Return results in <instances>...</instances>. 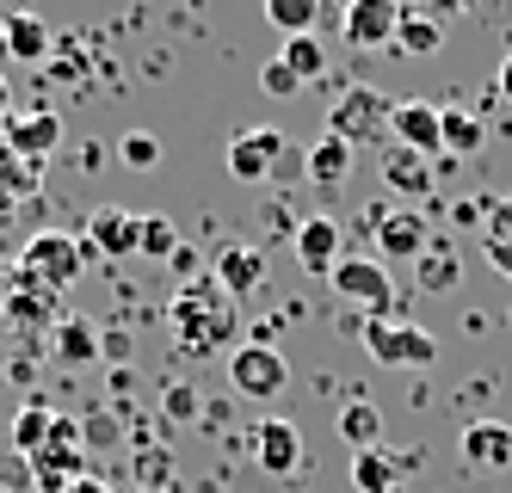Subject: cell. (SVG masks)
Returning a JSON list of instances; mask_svg holds the SVG:
<instances>
[{"instance_id": "cell-43", "label": "cell", "mask_w": 512, "mask_h": 493, "mask_svg": "<svg viewBox=\"0 0 512 493\" xmlns=\"http://www.w3.org/2000/svg\"><path fill=\"white\" fill-rule=\"evenodd\" d=\"M0 493H13V487H0Z\"/></svg>"}, {"instance_id": "cell-7", "label": "cell", "mask_w": 512, "mask_h": 493, "mask_svg": "<svg viewBox=\"0 0 512 493\" xmlns=\"http://www.w3.org/2000/svg\"><path fill=\"white\" fill-rule=\"evenodd\" d=\"M364 352L389 370H414V364L438 358V339L414 321H364Z\"/></svg>"}, {"instance_id": "cell-21", "label": "cell", "mask_w": 512, "mask_h": 493, "mask_svg": "<svg viewBox=\"0 0 512 493\" xmlns=\"http://www.w3.org/2000/svg\"><path fill=\"white\" fill-rule=\"evenodd\" d=\"M0 44H7L13 62H44L50 56V25L38 13H13L7 25H0Z\"/></svg>"}, {"instance_id": "cell-10", "label": "cell", "mask_w": 512, "mask_h": 493, "mask_svg": "<svg viewBox=\"0 0 512 493\" xmlns=\"http://www.w3.org/2000/svg\"><path fill=\"white\" fill-rule=\"evenodd\" d=\"M377 247L383 259H420L432 247V229H426V216L414 204H401V210H383L377 216Z\"/></svg>"}, {"instance_id": "cell-23", "label": "cell", "mask_w": 512, "mask_h": 493, "mask_svg": "<svg viewBox=\"0 0 512 493\" xmlns=\"http://www.w3.org/2000/svg\"><path fill=\"white\" fill-rule=\"evenodd\" d=\"M340 438L352 444V457H358V450H383V413H377V401H346L340 407Z\"/></svg>"}, {"instance_id": "cell-24", "label": "cell", "mask_w": 512, "mask_h": 493, "mask_svg": "<svg viewBox=\"0 0 512 493\" xmlns=\"http://www.w3.org/2000/svg\"><path fill=\"white\" fill-rule=\"evenodd\" d=\"M50 426H56V413H50L44 401H25V407L13 413V450H19L25 463H31V457H38V450L50 444Z\"/></svg>"}, {"instance_id": "cell-29", "label": "cell", "mask_w": 512, "mask_h": 493, "mask_svg": "<svg viewBox=\"0 0 512 493\" xmlns=\"http://www.w3.org/2000/svg\"><path fill=\"white\" fill-rule=\"evenodd\" d=\"M401 56H432L438 44H445V25L426 19V13H401V31H395Z\"/></svg>"}, {"instance_id": "cell-33", "label": "cell", "mask_w": 512, "mask_h": 493, "mask_svg": "<svg viewBox=\"0 0 512 493\" xmlns=\"http://www.w3.org/2000/svg\"><path fill=\"white\" fill-rule=\"evenodd\" d=\"M260 87H266L272 99H297V93H303V81H297V74H290V68L278 62V56H272L266 68H260Z\"/></svg>"}, {"instance_id": "cell-35", "label": "cell", "mask_w": 512, "mask_h": 493, "mask_svg": "<svg viewBox=\"0 0 512 493\" xmlns=\"http://www.w3.org/2000/svg\"><path fill=\"white\" fill-rule=\"evenodd\" d=\"M482 222H488V241H512V198H494L482 210Z\"/></svg>"}, {"instance_id": "cell-4", "label": "cell", "mask_w": 512, "mask_h": 493, "mask_svg": "<svg viewBox=\"0 0 512 493\" xmlns=\"http://www.w3.org/2000/svg\"><path fill=\"white\" fill-rule=\"evenodd\" d=\"M87 432H81V420H68V413H56V426H50V444L31 457L25 469H31V481H38V493H68L87 469Z\"/></svg>"}, {"instance_id": "cell-11", "label": "cell", "mask_w": 512, "mask_h": 493, "mask_svg": "<svg viewBox=\"0 0 512 493\" xmlns=\"http://www.w3.org/2000/svg\"><path fill=\"white\" fill-rule=\"evenodd\" d=\"M389 142L414 148V155H432V148H445V124H438V105H426V99H395Z\"/></svg>"}, {"instance_id": "cell-42", "label": "cell", "mask_w": 512, "mask_h": 493, "mask_svg": "<svg viewBox=\"0 0 512 493\" xmlns=\"http://www.w3.org/2000/svg\"><path fill=\"white\" fill-rule=\"evenodd\" d=\"M142 493H179V487H142Z\"/></svg>"}, {"instance_id": "cell-30", "label": "cell", "mask_w": 512, "mask_h": 493, "mask_svg": "<svg viewBox=\"0 0 512 493\" xmlns=\"http://www.w3.org/2000/svg\"><path fill=\"white\" fill-rule=\"evenodd\" d=\"M50 296H56V290H38V284L19 278V284L7 290V309H0V315H7V327H19V321H44V315H50Z\"/></svg>"}, {"instance_id": "cell-25", "label": "cell", "mask_w": 512, "mask_h": 493, "mask_svg": "<svg viewBox=\"0 0 512 493\" xmlns=\"http://www.w3.org/2000/svg\"><path fill=\"white\" fill-rule=\"evenodd\" d=\"M438 124H445V148H451V155H475V148L488 142L482 118H475V111H463V105H438Z\"/></svg>"}, {"instance_id": "cell-36", "label": "cell", "mask_w": 512, "mask_h": 493, "mask_svg": "<svg viewBox=\"0 0 512 493\" xmlns=\"http://www.w3.org/2000/svg\"><path fill=\"white\" fill-rule=\"evenodd\" d=\"M136 469H142V487H167V457H161V450H142Z\"/></svg>"}, {"instance_id": "cell-28", "label": "cell", "mask_w": 512, "mask_h": 493, "mask_svg": "<svg viewBox=\"0 0 512 493\" xmlns=\"http://www.w3.org/2000/svg\"><path fill=\"white\" fill-rule=\"evenodd\" d=\"M56 358L62 364H93L99 358V327L93 321H56Z\"/></svg>"}, {"instance_id": "cell-12", "label": "cell", "mask_w": 512, "mask_h": 493, "mask_svg": "<svg viewBox=\"0 0 512 493\" xmlns=\"http://www.w3.org/2000/svg\"><path fill=\"white\" fill-rule=\"evenodd\" d=\"M457 457H463V469H512V426H500V420L463 426Z\"/></svg>"}, {"instance_id": "cell-18", "label": "cell", "mask_w": 512, "mask_h": 493, "mask_svg": "<svg viewBox=\"0 0 512 493\" xmlns=\"http://www.w3.org/2000/svg\"><path fill=\"white\" fill-rule=\"evenodd\" d=\"M56 142H62V118H56V111H31V118L7 124V148H19L25 161H44Z\"/></svg>"}, {"instance_id": "cell-3", "label": "cell", "mask_w": 512, "mask_h": 493, "mask_svg": "<svg viewBox=\"0 0 512 493\" xmlns=\"http://www.w3.org/2000/svg\"><path fill=\"white\" fill-rule=\"evenodd\" d=\"M81 265H87V241L62 235V229H44V235L25 241V253H19V278L38 284V290H68V284L81 278Z\"/></svg>"}, {"instance_id": "cell-17", "label": "cell", "mask_w": 512, "mask_h": 493, "mask_svg": "<svg viewBox=\"0 0 512 493\" xmlns=\"http://www.w3.org/2000/svg\"><path fill=\"white\" fill-rule=\"evenodd\" d=\"M297 259H303V272H334V265L346 259L340 253V222L334 216H309L297 229Z\"/></svg>"}, {"instance_id": "cell-13", "label": "cell", "mask_w": 512, "mask_h": 493, "mask_svg": "<svg viewBox=\"0 0 512 493\" xmlns=\"http://www.w3.org/2000/svg\"><path fill=\"white\" fill-rule=\"evenodd\" d=\"M383 185L395 198H414V210H420V198H432V161L401 142H383Z\"/></svg>"}, {"instance_id": "cell-5", "label": "cell", "mask_w": 512, "mask_h": 493, "mask_svg": "<svg viewBox=\"0 0 512 493\" xmlns=\"http://www.w3.org/2000/svg\"><path fill=\"white\" fill-rule=\"evenodd\" d=\"M229 383H235L241 401H272L290 383V364H284L278 346H266V339H247V346L229 352Z\"/></svg>"}, {"instance_id": "cell-8", "label": "cell", "mask_w": 512, "mask_h": 493, "mask_svg": "<svg viewBox=\"0 0 512 493\" xmlns=\"http://www.w3.org/2000/svg\"><path fill=\"white\" fill-rule=\"evenodd\" d=\"M401 13H408L401 0H346L340 31H346L352 50H389L395 31H401Z\"/></svg>"}, {"instance_id": "cell-41", "label": "cell", "mask_w": 512, "mask_h": 493, "mask_svg": "<svg viewBox=\"0 0 512 493\" xmlns=\"http://www.w3.org/2000/svg\"><path fill=\"white\" fill-rule=\"evenodd\" d=\"M68 493H112V487H105L99 475H81V481H75V487H68Z\"/></svg>"}, {"instance_id": "cell-16", "label": "cell", "mask_w": 512, "mask_h": 493, "mask_svg": "<svg viewBox=\"0 0 512 493\" xmlns=\"http://www.w3.org/2000/svg\"><path fill=\"white\" fill-rule=\"evenodd\" d=\"M87 247L105 253V259L142 253V216H130V210H99V216L87 222Z\"/></svg>"}, {"instance_id": "cell-9", "label": "cell", "mask_w": 512, "mask_h": 493, "mask_svg": "<svg viewBox=\"0 0 512 493\" xmlns=\"http://www.w3.org/2000/svg\"><path fill=\"white\" fill-rule=\"evenodd\" d=\"M278 161H284V136H278V130H241V136L223 148V167H229V179H241V185H260Z\"/></svg>"}, {"instance_id": "cell-38", "label": "cell", "mask_w": 512, "mask_h": 493, "mask_svg": "<svg viewBox=\"0 0 512 493\" xmlns=\"http://www.w3.org/2000/svg\"><path fill=\"white\" fill-rule=\"evenodd\" d=\"M494 93L512 105V56H506V62H500V74H494Z\"/></svg>"}, {"instance_id": "cell-34", "label": "cell", "mask_w": 512, "mask_h": 493, "mask_svg": "<svg viewBox=\"0 0 512 493\" xmlns=\"http://www.w3.org/2000/svg\"><path fill=\"white\" fill-rule=\"evenodd\" d=\"M19 185H31V167H25V155H19V148H0V198H13Z\"/></svg>"}, {"instance_id": "cell-1", "label": "cell", "mask_w": 512, "mask_h": 493, "mask_svg": "<svg viewBox=\"0 0 512 493\" xmlns=\"http://www.w3.org/2000/svg\"><path fill=\"white\" fill-rule=\"evenodd\" d=\"M167 327H173V346L186 358H216L235 339L241 309H235V296L204 272V278H192L186 290L167 302Z\"/></svg>"}, {"instance_id": "cell-20", "label": "cell", "mask_w": 512, "mask_h": 493, "mask_svg": "<svg viewBox=\"0 0 512 493\" xmlns=\"http://www.w3.org/2000/svg\"><path fill=\"white\" fill-rule=\"evenodd\" d=\"M352 155H358L352 142H340V136H315V148H309V179L321 185V192H340L346 173H352Z\"/></svg>"}, {"instance_id": "cell-32", "label": "cell", "mask_w": 512, "mask_h": 493, "mask_svg": "<svg viewBox=\"0 0 512 493\" xmlns=\"http://www.w3.org/2000/svg\"><path fill=\"white\" fill-rule=\"evenodd\" d=\"M118 161H124V167H136V173H149V167L161 161V142H155L149 130H130V136L118 142Z\"/></svg>"}, {"instance_id": "cell-15", "label": "cell", "mask_w": 512, "mask_h": 493, "mask_svg": "<svg viewBox=\"0 0 512 493\" xmlns=\"http://www.w3.org/2000/svg\"><path fill=\"white\" fill-rule=\"evenodd\" d=\"M210 278H216V284H223V290L241 302V296H253V290L266 284V253H260V247H241V241H235V247H223V253H216Z\"/></svg>"}, {"instance_id": "cell-31", "label": "cell", "mask_w": 512, "mask_h": 493, "mask_svg": "<svg viewBox=\"0 0 512 493\" xmlns=\"http://www.w3.org/2000/svg\"><path fill=\"white\" fill-rule=\"evenodd\" d=\"M142 253H149V259H173V253H179L173 216H142Z\"/></svg>"}, {"instance_id": "cell-37", "label": "cell", "mask_w": 512, "mask_h": 493, "mask_svg": "<svg viewBox=\"0 0 512 493\" xmlns=\"http://www.w3.org/2000/svg\"><path fill=\"white\" fill-rule=\"evenodd\" d=\"M488 265L500 278H512V241H488Z\"/></svg>"}, {"instance_id": "cell-40", "label": "cell", "mask_w": 512, "mask_h": 493, "mask_svg": "<svg viewBox=\"0 0 512 493\" xmlns=\"http://www.w3.org/2000/svg\"><path fill=\"white\" fill-rule=\"evenodd\" d=\"M0 124H13V87H7V74H0Z\"/></svg>"}, {"instance_id": "cell-22", "label": "cell", "mask_w": 512, "mask_h": 493, "mask_svg": "<svg viewBox=\"0 0 512 493\" xmlns=\"http://www.w3.org/2000/svg\"><path fill=\"white\" fill-rule=\"evenodd\" d=\"M414 272H420V290H426V296H445V290H457V278H463V259H457L451 241L432 235V247L414 259Z\"/></svg>"}, {"instance_id": "cell-39", "label": "cell", "mask_w": 512, "mask_h": 493, "mask_svg": "<svg viewBox=\"0 0 512 493\" xmlns=\"http://www.w3.org/2000/svg\"><path fill=\"white\" fill-rule=\"evenodd\" d=\"M167 413H179V420H186V413H192V389H173V395H167Z\"/></svg>"}, {"instance_id": "cell-26", "label": "cell", "mask_w": 512, "mask_h": 493, "mask_svg": "<svg viewBox=\"0 0 512 493\" xmlns=\"http://www.w3.org/2000/svg\"><path fill=\"white\" fill-rule=\"evenodd\" d=\"M278 62L297 74V81L309 87V81H321L327 74V50H321V37L309 31V37H284V50H278Z\"/></svg>"}, {"instance_id": "cell-27", "label": "cell", "mask_w": 512, "mask_h": 493, "mask_svg": "<svg viewBox=\"0 0 512 493\" xmlns=\"http://www.w3.org/2000/svg\"><path fill=\"white\" fill-rule=\"evenodd\" d=\"M260 7H266V25L284 37H309L321 19V0H260Z\"/></svg>"}, {"instance_id": "cell-6", "label": "cell", "mask_w": 512, "mask_h": 493, "mask_svg": "<svg viewBox=\"0 0 512 493\" xmlns=\"http://www.w3.org/2000/svg\"><path fill=\"white\" fill-rule=\"evenodd\" d=\"M327 284H334V296L346 309H364L371 321H383V309L395 302V284H389L383 259H340L334 272H327Z\"/></svg>"}, {"instance_id": "cell-2", "label": "cell", "mask_w": 512, "mask_h": 493, "mask_svg": "<svg viewBox=\"0 0 512 493\" xmlns=\"http://www.w3.org/2000/svg\"><path fill=\"white\" fill-rule=\"evenodd\" d=\"M389 124H395V99L377 93V87H346L327 111V136H340L352 148H371V142H389Z\"/></svg>"}, {"instance_id": "cell-14", "label": "cell", "mask_w": 512, "mask_h": 493, "mask_svg": "<svg viewBox=\"0 0 512 493\" xmlns=\"http://www.w3.org/2000/svg\"><path fill=\"white\" fill-rule=\"evenodd\" d=\"M253 457H260L266 475H297L303 469V432L290 426V420H266L260 432H253Z\"/></svg>"}, {"instance_id": "cell-19", "label": "cell", "mask_w": 512, "mask_h": 493, "mask_svg": "<svg viewBox=\"0 0 512 493\" xmlns=\"http://www.w3.org/2000/svg\"><path fill=\"white\" fill-rule=\"evenodd\" d=\"M352 487L358 493H408V469L389 450H358L352 457Z\"/></svg>"}]
</instances>
